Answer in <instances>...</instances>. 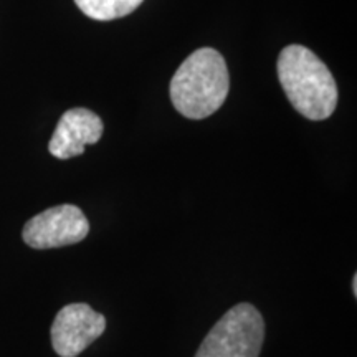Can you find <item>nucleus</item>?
Returning a JSON list of instances; mask_svg holds the SVG:
<instances>
[{
    "instance_id": "1",
    "label": "nucleus",
    "mask_w": 357,
    "mask_h": 357,
    "mask_svg": "<svg viewBox=\"0 0 357 357\" xmlns=\"http://www.w3.org/2000/svg\"><path fill=\"white\" fill-rule=\"evenodd\" d=\"M278 79L293 108L323 121L337 106V84L324 61L303 45H288L278 56Z\"/></svg>"
},
{
    "instance_id": "2",
    "label": "nucleus",
    "mask_w": 357,
    "mask_h": 357,
    "mask_svg": "<svg viewBox=\"0 0 357 357\" xmlns=\"http://www.w3.org/2000/svg\"><path fill=\"white\" fill-rule=\"evenodd\" d=\"M169 89L174 108L184 118H208L229 96L230 75L225 58L213 48H199L178 66Z\"/></svg>"
},
{
    "instance_id": "3",
    "label": "nucleus",
    "mask_w": 357,
    "mask_h": 357,
    "mask_svg": "<svg viewBox=\"0 0 357 357\" xmlns=\"http://www.w3.org/2000/svg\"><path fill=\"white\" fill-rule=\"evenodd\" d=\"M265 341V321L250 303L225 312L200 344L195 357H258Z\"/></svg>"
},
{
    "instance_id": "4",
    "label": "nucleus",
    "mask_w": 357,
    "mask_h": 357,
    "mask_svg": "<svg viewBox=\"0 0 357 357\" xmlns=\"http://www.w3.org/2000/svg\"><path fill=\"white\" fill-rule=\"evenodd\" d=\"M89 234V222L77 205L63 204L47 208L25 223L22 238L35 250L68 247Z\"/></svg>"
},
{
    "instance_id": "5",
    "label": "nucleus",
    "mask_w": 357,
    "mask_h": 357,
    "mask_svg": "<svg viewBox=\"0 0 357 357\" xmlns=\"http://www.w3.org/2000/svg\"><path fill=\"white\" fill-rule=\"evenodd\" d=\"M106 318L86 303H71L58 311L52 324V346L60 357H77L102 336Z\"/></svg>"
},
{
    "instance_id": "6",
    "label": "nucleus",
    "mask_w": 357,
    "mask_h": 357,
    "mask_svg": "<svg viewBox=\"0 0 357 357\" xmlns=\"http://www.w3.org/2000/svg\"><path fill=\"white\" fill-rule=\"evenodd\" d=\"M102 126L101 118L91 109L73 108L68 109L58 121L53 132L48 151L56 159H71L82 155L84 147L96 144L101 139Z\"/></svg>"
},
{
    "instance_id": "7",
    "label": "nucleus",
    "mask_w": 357,
    "mask_h": 357,
    "mask_svg": "<svg viewBox=\"0 0 357 357\" xmlns=\"http://www.w3.org/2000/svg\"><path fill=\"white\" fill-rule=\"evenodd\" d=\"M144 0H75L77 7L93 20L123 19L139 8Z\"/></svg>"
},
{
    "instance_id": "8",
    "label": "nucleus",
    "mask_w": 357,
    "mask_h": 357,
    "mask_svg": "<svg viewBox=\"0 0 357 357\" xmlns=\"http://www.w3.org/2000/svg\"><path fill=\"white\" fill-rule=\"evenodd\" d=\"M352 293H354V296H357V275H354V278H352Z\"/></svg>"
}]
</instances>
